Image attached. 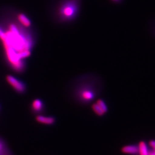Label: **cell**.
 <instances>
[{
	"label": "cell",
	"instance_id": "6da1fadb",
	"mask_svg": "<svg viewBox=\"0 0 155 155\" xmlns=\"http://www.w3.org/2000/svg\"><path fill=\"white\" fill-rule=\"evenodd\" d=\"M104 88V82L102 78L97 74L89 73L78 78L73 94L78 102L89 105L100 97Z\"/></svg>",
	"mask_w": 155,
	"mask_h": 155
},
{
	"label": "cell",
	"instance_id": "7a4b0ae2",
	"mask_svg": "<svg viewBox=\"0 0 155 155\" xmlns=\"http://www.w3.org/2000/svg\"><path fill=\"white\" fill-rule=\"evenodd\" d=\"M1 40L4 48L9 47L15 50L22 61L31 55V42L24 34L20 32L16 25L12 24L9 26L8 31L5 32V36Z\"/></svg>",
	"mask_w": 155,
	"mask_h": 155
},
{
	"label": "cell",
	"instance_id": "3957f363",
	"mask_svg": "<svg viewBox=\"0 0 155 155\" xmlns=\"http://www.w3.org/2000/svg\"><path fill=\"white\" fill-rule=\"evenodd\" d=\"M81 0H64L59 9V14L64 21L70 22L78 16Z\"/></svg>",
	"mask_w": 155,
	"mask_h": 155
},
{
	"label": "cell",
	"instance_id": "277c9868",
	"mask_svg": "<svg viewBox=\"0 0 155 155\" xmlns=\"http://www.w3.org/2000/svg\"><path fill=\"white\" fill-rule=\"evenodd\" d=\"M6 81L8 82V83H9L12 87L17 92H18L20 93H22L25 91V85L24 84V83H22V82L20 81L16 78L14 77L12 75H9L6 76Z\"/></svg>",
	"mask_w": 155,
	"mask_h": 155
},
{
	"label": "cell",
	"instance_id": "5b68a950",
	"mask_svg": "<svg viewBox=\"0 0 155 155\" xmlns=\"http://www.w3.org/2000/svg\"><path fill=\"white\" fill-rule=\"evenodd\" d=\"M124 154L129 155H138V147L135 145H125L121 148Z\"/></svg>",
	"mask_w": 155,
	"mask_h": 155
},
{
	"label": "cell",
	"instance_id": "8992f818",
	"mask_svg": "<svg viewBox=\"0 0 155 155\" xmlns=\"http://www.w3.org/2000/svg\"><path fill=\"white\" fill-rule=\"evenodd\" d=\"M37 122L45 125H52L55 122V119L52 117H45L38 116L36 117Z\"/></svg>",
	"mask_w": 155,
	"mask_h": 155
},
{
	"label": "cell",
	"instance_id": "52a82bcc",
	"mask_svg": "<svg viewBox=\"0 0 155 155\" xmlns=\"http://www.w3.org/2000/svg\"><path fill=\"white\" fill-rule=\"evenodd\" d=\"M138 155H149L150 150L147 143L141 141L139 143L138 145Z\"/></svg>",
	"mask_w": 155,
	"mask_h": 155
},
{
	"label": "cell",
	"instance_id": "ba28073f",
	"mask_svg": "<svg viewBox=\"0 0 155 155\" xmlns=\"http://www.w3.org/2000/svg\"><path fill=\"white\" fill-rule=\"evenodd\" d=\"M17 19L18 21L20 22V24H21L25 27L28 28L31 25V22L30 20L28 18V17L23 13L18 14L17 16Z\"/></svg>",
	"mask_w": 155,
	"mask_h": 155
},
{
	"label": "cell",
	"instance_id": "9c48e42d",
	"mask_svg": "<svg viewBox=\"0 0 155 155\" xmlns=\"http://www.w3.org/2000/svg\"><path fill=\"white\" fill-rule=\"evenodd\" d=\"M91 105V107L92 110L97 116L102 117L105 114L95 102H93Z\"/></svg>",
	"mask_w": 155,
	"mask_h": 155
},
{
	"label": "cell",
	"instance_id": "30bf717a",
	"mask_svg": "<svg viewBox=\"0 0 155 155\" xmlns=\"http://www.w3.org/2000/svg\"><path fill=\"white\" fill-rule=\"evenodd\" d=\"M43 104L41 100L36 99L33 101L32 104V107L33 111L39 112L41 110V109H43Z\"/></svg>",
	"mask_w": 155,
	"mask_h": 155
},
{
	"label": "cell",
	"instance_id": "8fae6325",
	"mask_svg": "<svg viewBox=\"0 0 155 155\" xmlns=\"http://www.w3.org/2000/svg\"><path fill=\"white\" fill-rule=\"evenodd\" d=\"M95 102L97 104L100 106V108L102 109V110L104 111L105 114H106L108 111V106L106 104L105 101L101 98H97Z\"/></svg>",
	"mask_w": 155,
	"mask_h": 155
},
{
	"label": "cell",
	"instance_id": "7c38bea8",
	"mask_svg": "<svg viewBox=\"0 0 155 155\" xmlns=\"http://www.w3.org/2000/svg\"><path fill=\"white\" fill-rule=\"evenodd\" d=\"M149 146L151 148V150H150L149 155H155V140L150 141Z\"/></svg>",
	"mask_w": 155,
	"mask_h": 155
},
{
	"label": "cell",
	"instance_id": "4fadbf2b",
	"mask_svg": "<svg viewBox=\"0 0 155 155\" xmlns=\"http://www.w3.org/2000/svg\"><path fill=\"white\" fill-rule=\"evenodd\" d=\"M150 31L151 34L155 38V18L150 24Z\"/></svg>",
	"mask_w": 155,
	"mask_h": 155
},
{
	"label": "cell",
	"instance_id": "5bb4252c",
	"mask_svg": "<svg viewBox=\"0 0 155 155\" xmlns=\"http://www.w3.org/2000/svg\"><path fill=\"white\" fill-rule=\"evenodd\" d=\"M111 1H112L113 3H114L116 4H120L122 3L123 0H111Z\"/></svg>",
	"mask_w": 155,
	"mask_h": 155
},
{
	"label": "cell",
	"instance_id": "9a60e30c",
	"mask_svg": "<svg viewBox=\"0 0 155 155\" xmlns=\"http://www.w3.org/2000/svg\"><path fill=\"white\" fill-rule=\"evenodd\" d=\"M1 149H2V145L0 143V150H1Z\"/></svg>",
	"mask_w": 155,
	"mask_h": 155
}]
</instances>
